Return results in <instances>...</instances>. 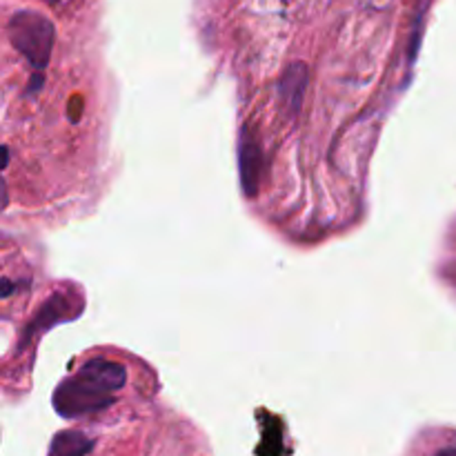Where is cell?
Instances as JSON below:
<instances>
[{"mask_svg": "<svg viewBox=\"0 0 456 456\" xmlns=\"http://www.w3.org/2000/svg\"><path fill=\"white\" fill-rule=\"evenodd\" d=\"M127 370L118 361L96 356L53 390V410L62 419H83L111 408L125 387Z\"/></svg>", "mask_w": 456, "mask_h": 456, "instance_id": "cell-1", "label": "cell"}, {"mask_svg": "<svg viewBox=\"0 0 456 456\" xmlns=\"http://www.w3.org/2000/svg\"><path fill=\"white\" fill-rule=\"evenodd\" d=\"M7 34L13 47L27 58L34 74H43L45 67L49 65L53 38H56L52 20L43 13L25 9V12L13 13L7 25Z\"/></svg>", "mask_w": 456, "mask_h": 456, "instance_id": "cell-2", "label": "cell"}, {"mask_svg": "<svg viewBox=\"0 0 456 456\" xmlns=\"http://www.w3.org/2000/svg\"><path fill=\"white\" fill-rule=\"evenodd\" d=\"M239 172L240 187H243L248 199H256L258 187H261L263 172H265V156H263L261 145L249 127L240 132L239 141Z\"/></svg>", "mask_w": 456, "mask_h": 456, "instance_id": "cell-3", "label": "cell"}, {"mask_svg": "<svg viewBox=\"0 0 456 456\" xmlns=\"http://www.w3.org/2000/svg\"><path fill=\"white\" fill-rule=\"evenodd\" d=\"M94 450V439L80 430H62L49 444L47 456H87Z\"/></svg>", "mask_w": 456, "mask_h": 456, "instance_id": "cell-4", "label": "cell"}, {"mask_svg": "<svg viewBox=\"0 0 456 456\" xmlns=\"http://www.w3.org/2000/svg\"><path fill=\"white\" fill-rule=\"evenodd\" d=\"M305 85H307V67L301 62H294L283 76L281 83V94L285 98V105L292 111L301 110L303 96H305Z\"/></svg>", "mask_w": 456, "mask_h": 456, "instance_id": "cell-5", "label": "cell"}, {"mask_svg": "<svg viewBox=\"0 0 456 456\" xmlns=\"http://www.w3.org/2000/svg\"><path fill=\"white\" fill-rule=\"evenodd\" d=\"M435 456H456V445H450V448L439 450Z\"/></svg>", "mask_w": 456, "mask_h": 456, "instance_id": "cell-6", "label": "cell"}, {"mask_svg": "<svg viewBox=\"0 0 456 456\" xmlns=\"http://www.w3.org/2000/svg\"><path fill=\"white\" fill-rule=\"evenodd\" d=\"M45 3H52L53 4V3H58V0H45Z\"/></svg>", "mask_w": 456, "mask_h": 456, "instance_id": "cell-7", "label": "cell"}]
</instances>
